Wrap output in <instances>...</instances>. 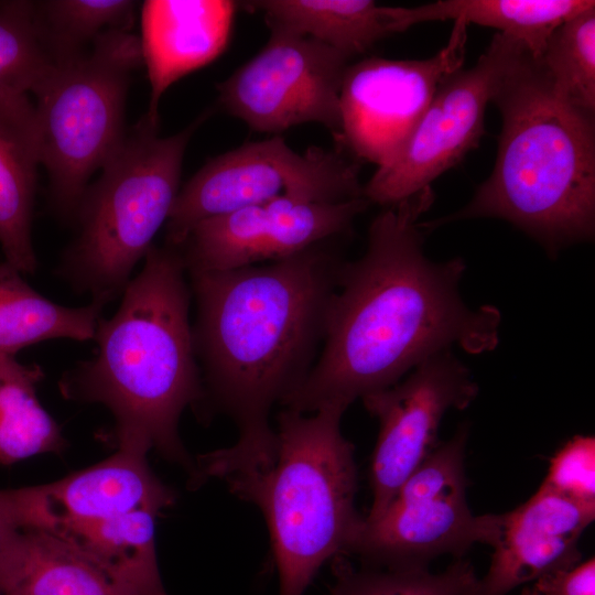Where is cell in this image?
<instances>
[{
    "instance_id": "cell-1",
    "label": "cell",
    "mask_w": 595,
    "mask_h": 595,
    "mask_svg": "<svg viewBox=\"0 0 595 595\" xmlns=\"http://www.w3.org/2000/svg\"><path fill=\"white\" fill-rule=\"evenodd\" d=\"M432 203L426 187L374 218L363 257L343 263L316 361L284 408L347 409L453 346L473 355L496 348L500 313L464 303V260L435 262L423 252L419 218Z\"/></svg>"
},
{
    "instance_id": "cell-2",
    "label": "cell",
    "mask_w": 595,
    "mask_h": 595,
    "mask_svg": "<svg viewBox=\"0 0 595 595\" xmlns=\"http://www.w3.org/2000/svg\"><path fill=\"white\" fill-rule=\"evenodd\" d=\"M332 241L274 262L186 272L196 303L192 332L204 402L239 431L231 447L197 458L199 483L270 464L275 445L270 412L302 385L323 343L345 262Z\"/></svg>"
},
{
    "instance_id": "cell-3",
    "label": "cell",
    "mask_w": 595,
    "mask_h": 595,
    "mask_svg": "<svg viewBox=\"0 0 595 595\" xmlns=\"http://www.w3.org/2000/svg\"><path fill=\"white\" fill-rule=\"evenodd\" d=\"M178 248L151 246L140 273L126 286L118 311L98 322L93 358L58 382L72 401L100 403L113 416L118 450L164 458L195 470L178 435L204 387L190 323L191 288Z\"/></svg>"
},
{
    "instance_id": "cell-4",
    "label": "cell",
    "mask_w": 595,
    "mask_h": 595,
    "mask_svg": "<svg viewBox=\"0 0 595 595\" xmlns=\"http://www.w3.org/2000/svg\"><path fill=\"white\" fill-rule=\"evenodd\" d=\"M490 102L501 115L494 170L470 202L432 228L470 218L509 221L556 255L595 231V121L553 89L521 45Z\"/></svg>"
},
{
    "instance_id": "cell-5",
    "label": "cell",
    "mask_w": 595,
    "mask_h": 595,
    "mask_svg": "<svg viewBox=\"0 0 595 595\" xmlns=\"http://www.w3.org/2000/svg\"><path fill=\"white\" fill-rule=\"evenodd\" d=\"M345 411L336 404L312 413L284 408L270 464L225 479L267 520L280 595H302L325 561L346 554L363 520L355 508L354 446L340 430Z\"/></svg>"
},
{
    "instance_id": "cell-6",
    "label": "cell",
    "mask_w": 595,
    "mask_h": 595,
    "mask_svg": "<svg viewBox=\"0 0 595 595\" xmlns=\"http://www.w3.org/2000/svg\"><path fill=\"white\" fill-rule=\"evenodd\" d=\"M207 112L184 130L160 137L145 116L88 185L77 208L78 235L56 273L102 305L121 296L134 266L153 246L180 191L184 153Z\"/></svg>"
},
{
    "instance_id": "cell-7",
    "label": "cell",
    "mask_w": 595,
    "mask_h": 595,
    "mask_svg": "<svg viewBox=\"0 0 595 595\" xmlns=\"http://www.w3.org/2000/svg\"><path fill=\"white\" fill-rule=\"evenodd\" d=\"M142 63L140 37L109 30L86 52L55 64L35 91L41 164L61 217L75 219L91 174L121 144L130 77Z\"/></svg>"
},
{
    "instance_id": "cell-8",
    "label": "cell",
    "mask_w": 595,
    "mask_h": 595,
    "mask_svg": "<svg viewBox=\"0 0 595 595\" xmlns=\"http://www.w3.org/2000/svg\"><path fill=\"white\" fill-rule=\"evenodd\" d=\"M359 164L340 151L292 150L282 137L245 143L204 164L178 191L165 244L180 247L207 218L277 198L340 203L363 196Z\"/></svg>"
},
{
    "instance_id": "cell-9",
    "label": "cell",
    "mask_w": 595,
    "mask_h": 595,
    "mask_svg": "<svg viewBox=\"0 0 595 595\" xmlns=\"http://www.w3.org/2000/svg\"><path fill=\"white\" fill-rule=\"evenodd\" d=\"M467 425L439 443L375 519L363 518L345 555L379 564H423L461 558L475 543L494 545L499 515H474L467 504Z\"/></svg>"
},
{
    "instance_id": "cell-10",
    "label": "cell",
    "mask_w": 595,
    "mask_h": 595,
    "mask_svg": "<svg viewBox=\"0 0 595 595\" xmlns=\"http://www.w3.org/2000/svg\"><path fill=\"white\" fill-rule=\"evenodd\" d=\"M269 29L260 52L217 85L219 104L253 131L280 133L315 122L336 140L339 94L351 58L312 36Z\"/></svg>"
},
{
    "instance_id": "cell-11",
    "label": "cell",
    "mask_w": 595,
    "mask_h": 595,
    "mask_svg": "<svg viewBox=\"0 0 595 595\" xmlns=\"http://www.w3.org/2000/svg\"><path fill=\"white\" fill-rule=\"evenodd\" d=\"M522 44L496 33L475 65L459 68L439 86L413 131L386 165L377 167L363 196L391 206L407 199L456 165L485 133L486 107Z\"/></svg>"
},
{
    "instance_id": "cell-12",
    "label": "cell",
    "mask_w": 595,
    "mask_h": 595,
    "mask_svg": "<svg viewBox=\"0 0 595 595\" xmlns=\"http://www.w3.org/2000/svg\"><path fill=\"white\" fill-rule=\"evenodd\" d=\"M467 25L454 22L448 42L424 60L369 57L349 64L342 83L336 142L381 167L404 144L442 82L462 68Z\"/></svg>"
},
{
    "instance_id": "cell-13",
    "label": "cell",
    "mask_w": 595,
    "mask_h": 595,
    "mask_svg": "<svg viewBox=\"0 0 595 595\" xmlns=\"http://www.w3.org/2000/svg\"><path fill=\"white\" fill-rule=\"evenodd\" d=\"M477 393L468 368L447 350L419 364L403 381L361 398L366 410L379 421L369 473L372 504L366 520L385 510L439 444L444 414L450 409L467 408Z\"/></svg>"
},
{
    "instance_id": "cell-14",
    "label": "cell",
    "mask_w": 595,
    "mask_h": 595,
    "mask_svg": "<svg viewBox=\"0 0 595 595\" xmlns=\"http://www.w3.org/2000/svg\"><path fill=\"white\" fill-rule=\"evenodd\" d=\"M370 203L277 198L202 220L178 248L186 272L226 271L292 257L347 231Z\"/></svg>"
},
{
    "instance_id": "cell-15",
    "label": "cell",
    "mask_w": 595,
    "mask_h": 595,
    "mask_svg": "<svg viewBox=\"0 0 595 595\" xmlns=\"http://www.w3.org/2000/svg\"><path fill=\"white\" fill-rule=\"evenodd\" d=\"M174 501L175 493L151 470L147 455L117 450L105 461L56 482L0 489V516L17 530H48L136 510L158 515Z\"/></svg>"
},
{
    "instance_id": "cell-16",
    "label": "cell",
    "mask_w": 595,
    "mask_h": 595,
    "mask_svg": "<svg viewBox=\"0 0 595 595\" xmlns=\"http://www.w3.org/2000/svg\"><path fill=\"white\" fill-rule=\"evenodd\" d=\"M594 518L595 505L540 486L519 507L499 513L490 565L473 595H507L520 585L575 566L582 561L578 541Z\"/></svg>"
},
{
    "instance_id": "cell-17",
    "label": "cell",
    "mask_w": 595,
    "mask_h": 595,
    "mask_svg": "<svg viewBox=\"0 0 595 595\" xmlns=\"http://www.w3.org/2000/svg\"><path fill=\"white\" fill-rule=\"evenodd\" d=\"M239 2L229 0H148L141 10L142 58L151 86L145 117L159 122L166 89L226 50Z\"/></svg>"
},
{
    "instance_id": "cell-18",
    "label": "cell",
    "mask_w": 595,
    "mask_h": 595,
    "mask_svg": "<svg viewBox=\"0 0 595 595\" xmlns=\"http://www.w3.org/2000/svg\"><path fill=\"white\" fill-rule=\"evenodd\" d=\"M40 140L34 105L28 94L0 93V245L6 261L21 273H34L32 245Z\"/></svg>"
},
{
    "instance_id": "cell-19",
    "label": "cell",
    "mask_w": 595,
    "mask_h": 595,
    "mask_svg": "<svg viewBox=\"0 0 595 595\" xmlns=\"http://www.w3.org/2000/svg\"><path fill=\"white\" fill-rule=\"evenodd\" d=\"M0 595H143L39 529L18 530L0 563Z\"/></svg>"
},
{
    "instance_id": "cell-20",
    "label": "cell",
    "mask_w": 595,
    "mask_h": 595,
    "mask_svg": "<svg viewBox=\"0 0 595 595\" xmlns=\"http://www.w3.org/2000/svg\"><path fill=\"white\" fill-rule=\"evenodd\" d=\"M155 517L136 510L96 520L57 524L46 531L143 595H167L158 567Z\"/></svg>"
},
{
    "instance_id": "cell-21",
    "label": "cell",
    "mask_w": 595,
    "mask_h": 595,
    "mask_svg": "<svg viewBox=\"0 0 595 595\" xmlns=\"http://www.w3.org/2000/svg\"><path fill=\"white\" fill-rule=\"evenodd\" d=\"M269 28L312 36L353 58L397 32L392 7L370 0H255Z\"/></svg>"
},
{
    "instance_id": "cell-22",
    "label": "cell",
    "mask_w": 595,
    "mask_h": 595,
    "mask_svg": "<svg viewBox=\"0 0 595 595\" xmlns=\"http://www.w3.org/2000/svg\"><path fill=\"white\" fill-rule=\"evenodd\" d=\"M593 6L589 0H439L413 8L392 7V14L397 32L446 20L494 28L539 57L562 22Z\"/></svg>"
},
{
    "instance_id": "cell-23",
    "label": "cell",
    "mask_w": 595,
    "mask_h": 595,
    "mask_svg": "<svg viewBox=\"0 0 595 595\" xmlns=\"http://www.w3.org/2000/svg\"><path fill=\"white\" fill-rule=\"evenodd\" d=\"M105 305L93 302L68 307L36 292L7 261L0 263V354L46 340L94 339Z\"/></svg>"
},
{
    "instance_id": "cell-24",
    "label": "cell",
    "mask_w": 595,
    "mask_h": 595,
    "mask_svg": "<svg viewBox=\"0 0 595 595\" xmlns=\"http://www.w3.org/2000/svg\"><path fill=\"white\" fill-rule=\"evenodd\" d=\"M44 376L41 366L0 354V465L66 447L60 425L36 396Z\"/></svg>"
},
{
    "instance_id": "cell-25",
    "label": "cell",
    "mask_w": 595,
    "mask_h": 595,
    "mask_svg": "<svg viewBox=\"0 0 595 595\" xmlns=\"http://www.w3.org/2000/svg\"><path fill=\"white\" fill-rule=\"evenodd\" d=\"M334 571L332 595H473L478 581L470 562L462 558L435 573L423 564L364 562L357 569L338 554Z\"/></svg>"
},
{
    "instance_id": "cell-26",
    "label": "cell",
    "mask_w": 595,
    "mask_h": 595,
    "mask_svg": "<svg viewBox=\"0 0 595 595\" xmlns=\"http://www.w3.org/2000/svg\"><path fill=\"white\" fill-rule=\"evenodd\" d=\"M136 7L130 0L35 1L37 22L55 64L86 52L109 30L131 31Z\"/></svg>"
},
{
    "instance_id": "cell-27",
    "label": "cell",
    "mask_w": 595,
    "mask_h": 595,
    "mask_svg": "<svg viewBox=\"0 0 595 595\" xmlns=\"http://www.w3.org/2000/svg\"><path fill=\"white\" fill-rule=\"evenodd\" d=\"M537 60L561 98L594 113L595 6L562 22Z\"/></svg>"
},
{
    "instance_id": "cell-28",
    "label": "cell",
    "mask_w": 595,
    "mask_h": 595,
    "mask_svg": "<svg viewBox=\"0 0 595 595\" xmlns=\"http://www.w3.org/2000/svg\"><path fill=\"white\" fill-rule=\"evenodd\" d=\"M54 66L37 22L35 1H0V93L34 95Z\"/></svg>"
},
{
    "instance_id": "cell-29",
    "label": "cell",
    "mask_w": 595,
    "mask_h": 595,
    "mask_svg": "<svg viewBox=\"0 0 595 595\" xmlns=\"http://www.w3.org/2000/svg\"><path fill=\"white\" fill-rule=\"evenodd\" d=\"M571 500L595 505V439L576 435L552 457L540 485Z\"/></svg>"
},
{
    "instance_id": "cell-30",
    "label": "cell",
    "mask_w": 595,
    "mask_h": 595,
    "mask_svg": "<svg viewBox=\"0 0 595 595\" xmlns=\"http://www.w3.org/2000/svg\"><path fill=\"white\" fill-rule=\"evenodd\" d=\"M522 595H595L594 558L540 577Z\"/></svg>"
},
{
    "instance_id": "cell-31",
    "label": "cell",
    "mask_w": 595,
    "mask_h": 595,
    "mask_svg": "<svg viewBox=\"0 0 595 595\" xmlns=\"http://www.w3.org/2000/svg\"><path fill=\"white\" fill-rule=\"evenodd\" d=\"M17 531V529L12 528L0 516V563L6 556V553L9 550Z\"/></svg>"
}]
</instances>
